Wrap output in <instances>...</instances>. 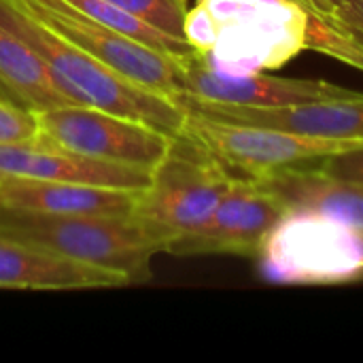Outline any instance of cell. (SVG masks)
I'll list each match as a JSON object with an SVG mask.
<instances>
[{
    "label": "cell",
    "mask_w": 363,
    "mask_h": 363,
    "mask_svg": "<svg viewBox=\"0 0 363 363\" xmlns=\"http://www.w3.org/2000/svg\"><path fill=\"white\" fill-rule=\"evenodd\" d=\"M179 136L198 143L234 177L249 179H262L281 168L315 164L328 155L363 147V140L319 138L266 125L221 121L191 108H187Z\"/></svg>",
    "instance_id": "cell-6"
},
{
    "label": "cell",
    "mask_w": 363,
    "mask_h": 363,
    "mask_svg": "<svg viewBox=\"0 0 363 363\" xmlns=\"http://www.w3.org/2000/svg\"><path fill=\"white\" fill-rule=\"evenodd\" d=\"M38 136L36 113L0 96V145L28 143Z\"/></svg>",
    "instance_id": "cell-20"
},
{
    "label": "cell",
    "mask_w": 363,
    "mask_h": 363,
    "mask_svg": "<svg viewBox=\"0 0 363 363\" xmlns=\"http://www.w3.org/2000/svg\"><path fill=\"white\" fill-rule=\"evenodd\" d=\"M255 259L262 279L272 285L357 283L363 281V228L287 208Z\"/></svg>",
    "instance_id": "cell-4"
},
{
    "label": "cell",
    "mask_w": 363,
    "mask_h": 363,
    "mask_svg": "<svg viewBox=\"0 0 363 363\" xmlns=\"http://www.w3.org/2000/svg\"><path fill=\"white\" fill-rule=\"evenodd\" d=\"M285 213V202L262 181L234 177L213 213L177 238L166 253L257 257L266 236Z\"/></svg>",
    "instance_id": "cell-9"
},
{
    "label": "cell",
    "mask_w": 363,
    "mask_h": 363,
    "mask_svg": "<svg viewBox=\"0 0 363 363\" xmlns=\"http://www.w3.org/2000/svg\"><path fill=\"white\" fill-rule=\"evenodd\" d=\"M181 91L183 96L202 102L253 108L291 106L313 100L347 98L357 94L323 79H291L268 72L228 74L206 66L196 53L185 57Z\"/></svg>",
    "instance_id": "cell-10"
},
{
    "label": "cell",
    "mask_w": 363,
    "mask_h": 363,
    "mask_svg": "<svg viewBox=\"0 0 363 363\" xmlns=\"http://www.w3.org/2000/svg\"><path fill=\"white\" fill-rule=\"evenodd\" d=\"M138 191L4 177L0 179V208L43 215H130Z\"/></svg>",
    "instance_id": "cell-14"
},
{
    "label": "cell",
    "mask_w": 363,
    "mask_h": 363,
    "mask_svg": "<svg viewBox=\"0 0 363 363\" xmlns=\"http://www.w3.org/2000/svg\"><path fill=\"white\" fill-rule=\"evenodd\" d=\"M0 236L149 281L160 245L130 215H43L0 208Z\"/></svg>",
    "instance_id": "cell-3"
},
{
    "label": "cell",
    "mask_w": 363,
    "mask_h": 363,
    "mask_svg": "<svg viewBox=\"0 0 363 363\" xmlns=\"http://www.w3.org/2000/svg\"><path fill=\"white\" fill-rule=\"evenodd\" d=\"M130 283L132 281L121 272L0 236L2 289H91L123 287Z\"/></svg>",
    "instance_id": "cell-13"
},
{
    "label": "cell",
    "mask_w": 363,
    "mask_h": 363,
    "mask_svg": "<svg viewBox=\"0 0 363 363\" xmlns=\"http://www.w3.org/2000/svg\"><path fill=\"white\" fill-rule=\"evenodd\" d=\"M4 177L66 181L138 191L149 185L151 170L85 157L36 136L28 143L0 145V179Z\"/></svg>",
    "instance_id": "cell-12"
},
{
    "label": "cell",
    "mask_w": 363,
    "mask_h": 363,
    "mask_svg": "<svg viewBox=\"0 0 363 363\" xmlns=\"http://www.w3.org/2000/svg\"><path fill=\"white\" fill-rule=\"evenodd\" d=\"M130 15L143 19L155 30L174 36L179 40L185 38V17H187V0H108ZM191 47V45H189Z\"/></svg>",
    "instance_id": "cell-19"
},
{
    "label": "cell",
    "mask_w": 363,
    "mask_h": 363,
    "mask_svg": "<svg viewBox=\"0 0 363 363\" xmlns=\"http://www.w3.org/2000/svg\"><path fill=\"white\" fill-rule=\"evenodd\" d=\"M296 2H300V4H302L306 11H311V13H313V11H321V9L317 6V2H315V0H296Z\"/></svg>",
    "instance_id": "cell-24"
},
{
    "label": "cell",
    "mask_w": 363,
    "mask_h": 363,
    "mask_svg": "<svg viewBox=\"0 0 363 363\" xmlns=\"http://www.w3.org/2000/svg\"><path fill=\"white\" fill-rule=\"evenodd\" d=\"M0 21L38 53L53 83L72 104L130 117L170 136L181 134L187 108L179 100L121 77L81 47L49 30L17 0H0Z\"/></svg>",
    "instance_id": "cell-2"
},
{
    "label": "cell",
    "mask_w": 363,
    "mask_h": 363,
    "mask_svg": "<svg viewBox=\"0 0 363 363\" xmlns=\"http://www.w3.org/2000/svg\"><path fill=\"white\" fill-rule=\"evenodd\" d=\"M308 13L296 0H196L185 38L213 70H279L306 51Z\"/></svg>",
    "instance_id": "cell-1"
},
{
    "label": "cell",
    "mask_w": 363,
    "mask_h": 363,
    "mask_svg": "<svg viewBox=\"0 0 363 363\" xmlns=\"http://www.w3.org/2000/svg\"><path fill=\"white\" fill-rule=\"evenodd\" d=\"M319 170H323L330 177L342 179V181H353L363 185V147L342 151L336 155H328L319 162H315Z\"/></svg>",
    "instance_id": "cell-21"
},
{
    "label": "cell",
    "mask_w": 363,
    "mask_h": 363,
    "mask_svg": "<svg viewBox=\"0 0 363 363\" xmlns=\"http://www.w3.org/2000/svg\"><path fill=\"white\" fill-rule=\"evenodd\" d=\"M234 174L198 143L177 136L166 157L151 170L130 217L160 245L162 253L198 228L217 206Z\"/></svg>",
    "instance_id": "cell-5"
},
{
    "label": "cell",
    "mask_w": 363,
    "mask_h": 363,
    "mask_svg": "<svg viewBox=\"0 0 363 363\" xmlns=\"http://www.w3.org/2000/svg\"><path fill=\"white\" fill-rule=\"evenodd\" d=\"M38 136L72 153L153 170L177 136L149 123L83 104L36 111Z\"/></svg>",
    "instance_id": "cell-8"
},
{
    "label": "cell",
    "mask_w": 363,
    "mask_h": 363,
    "mask_svg": "<svg viewBox=\"0 0 363 363\" xmlns=\"http://www.w3.org/2000/svg\"><path fill=\"white\" fill-rule=\"evenodd\" d=\"M315 2H317V6H319L321 11H334V9L342 6L347 0H315Z\"/></svg>",
    "instance_id": "cell-22"
},
{
    "label": "cell",
    "mask_w": 363,
    "mask_h": 363,
    "mask_svg": "<svg viewBox=\"0 0 363 363\" xmlns=\"http://www.w3.org/2000/svg\"><path fill=\"white\" fill-rule=\"evenodd\" d=\"M49 30L81 47L121 77L157 94L181 100V74L187 55H174L149 47L123 32L102 26L62 0H17Z\"/></svg>",
    "instance_id": "cell-7"
},
{
    "label": "cell",
    "mask_w": 363,
    "mask_h": 363,
    "mask_svg": "<svg viewBox=\"0 0 363 363\" xmlns=\"http://www.w3.org/2000/svg\"><path fill=\"white\" fill-rule=\"evenodd\" d=\"M185 108L198 111L206 117L249 123V125H266L274 130H285L304 136L319 138H340V140H363V94L347 98H328L313 100L291 106H274V108H253V106H230V104H213L181 96L179 100Z\"/></svg>",
    "instance_id": "cell-11"
},
{
    "label": "cell",
    "mask_w": 363,
    "mask_h": 363,
    "mask_svg": "<svg viewBox=\"0 0 363 363\" xmlns=\"http://www.w3.org/2000/svg\"><path fill=\"white\" fill-rule=\"evenodd\" d=\"M351 4V9L357 13V17L363 21V0H347Z\"/></svg>",
    "instance_id": "cell-23"
},
{
    "label": "cell",
    "mask_w": 363,
    "mask_h": 363,
    "mask_svg": "<svg viewBox=\"0 0 363 363\" xmlns=\"http://www.w3.org/2000/svg\"><path fill=\"white\" fill-rule=\"evenodd\" d=\"M287 208L317 211L338 221L363 228V185L325 174L315 164L289 166L262 179Z\"/></svg>",
    "instance_id": "cell-15"
},
{
    "label": "cell",
    "mask_w": 363,
    "mask_h": 363,
    "mask_svg": "<svg viewBox=\"0 0 363 363\" xmlns=\"http://www.w3.org/2000/svg\"><path fill=\"white\" fill-rule=\"evenodd\" d=\"M66 2L70 9H74L77 13L102 23V26H108L117 32H123L149 47H155L160 51H166V53H174V55H191L194 49L189 47L187 40H179L174 36H168L160 30H155L153 26L145 23L143 19L130 15L128 11L119 9L117 4L108 2V0H62Z\"/></svg>",
    "instance_id": "cell-18"
},
{
    "label": "cell",
    "mask_w": 363,
    "mask_h": 363,
    "mask_svg": "<svg viewBox=\"0 0 363 363\" xmlns=\"http://www.w3.org/2000/svg\"><path fill=\"white\" fill-rule=\"evenodd\" d=\"M0 96L30 111L72 104L53 83L38 53L0 21Z\"/></svg>",
    "instance_id": "cell-16"
},
{
    "label": "cell",
    "mask_w": 363,
    "mask_h": 363,
    "mask_svg": "<svg viewBox=\"0 0 363 363\" xmlns=\"http://www.w3.org/2000/svg\"><path fill=\"white\" fill-rule=\"evenodd\" d=\"M306 49L363 70V21L349 2L334 11L308 13Z\"/></svg>",
    "instance_id": "cell-17"
}]
</instances>
